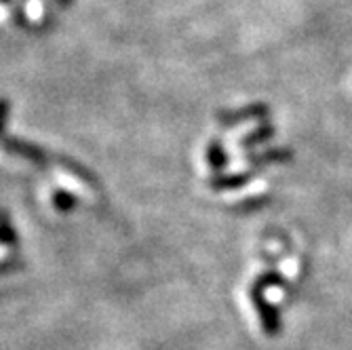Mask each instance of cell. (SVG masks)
<instances>
[{
  "instance_id": "cell-1",
  "label": "cell",
  "mask_w": 352,
  "mask_h": 350,
  "mask_svg": "<svg viewBox=\"0 0 352 350\" xmlns=\"http://www.w3.org/2000/svg\"><path fill=\"white\" fill-rule=\"evenodd\" d=\"M266 285L260 281V278H255L253 285L249 287V300L255 308V312H258L260 316V323H262V329L268 338H276L280 333V316H278V310L274 306L268 304L266 300Z\"/></svg>"
},
{
  "instance_id": "cell-2",
  "label": "cell",
  "mask_w": 352,
  "mask_h": 350,
  "mask_svg": "<svg viewBox=\"0 0 352 350\" xmlns=\"http://www.w3.org/2000/svg\"><path fill=\"white\" fill-rule=\"evenodd\" d=\"M3 148L15 156H21L25 158V161H32L34 165H45L47 163V154L45 150L36 148V146H32L23 140H17V138H11V140H5L3 142Z\"/></svg>"
},
{
  "instance_id": "cell-3",
  "label": "cell",
  "mask_w": 352,
  "mask_h": 350,
  "mask_svg": "<svg viewBox=\"0 0 352 350\" xmlns=\"http://www.w3.org/2000/svg\"><path fill=\"white\" fill-rule=\"evenodd\" d=\"M266 112H268V108L264 104H253V106H247V108L236 110V112H219L217 120L223 124H239V122L251 120V118H264Z\"/></svg>"
},
{
  "instance_id": "cell-4",
  "label": "cell",
  "mask_w": 352,
  "mask_h": 350,
  "mask_svg": "<svg viewBox=\"0 0 352 350\" xmlns=\"http://www.w3.org/2000/svg\"><path fill=\"white\" fill-rule=\"evenodd\" d=\"M253 177V173H236V175H217L209 179V186L215 190H230V188H241L245 186L249 179Z\"/></svg>"
},
{
  "instance_id": "cell-5",
  "label": "cell",
  "mask_w": 352,
  "mask_h": 350,
  "mask_svg": "<svg viewBox=\"0 0 352 350\" xmlns=\"http://www.w3.org/2000/svg\"><path fill=\"white\" fill-rule=\"evenodd\" d=\"M205 161H207L209 169H213V171H219V169L226 167V154H223L219 142H211V144L207 146Z\"/></svg>"
},
{
  "instance_id": "cell-6",
  "label": "cell",
  "mask_w": 352,
  "mask_h": 350,
  "mask_svg": "<svg viewBox=\"0 0 352 350\" xmlns=\"http://www.w3.org/2000/svg\"><path fill=\"white\" fill-rule=\"evenodd\" d=\"M0 245L3 247H13L17 245V232L11 224V219L9 215L0 209Z\"/></svg>"
},
{
  "instance_id": "cell-7",
  "label": "cell",
  "mask_w": 352,
  "mask_h": 350,
  "mask_svg": "<svg viewBox=\"0 0 352 350\" xmlns=\"http://www.w3.org/2000/svg\"><path fill=\"white\" fill-rule=\"evenodd\" d=\"M51 203L57 211H72L76 207V199L68 190H61V188H55L51 193Z\"/></svg>"
},
{
  "instance_id": "cell-8",
  "label": "cell",
  "mask_w": 352,
  "mask_h": 350,
  "mask_svg": "<svg viewBox=\"0 0 352 350\" xmlns=\"http://www.w3.org/2000/svg\"><path fill=\"white\" fill-rule=\"evenodd\" d=\"M270 138H272V127L270 124H264V127H260V129H255L253 133L245 135L241 140V146L243 148H253V146H258L262 142H268Z\"/></svg>"
},
{
  "instance_id": "cell-9",
  "label": "cell",
  "mask_w": 352,
  "mask_h": 350,
  "mask_svg": "<svg viewBox=\"0 0 352 350\" xmlns=\"http://www.w3.org/2000/svg\"><path fill=\"white\" fill-rule=\"evenodd\" d=\"M61 169H66L68 173H72L74 177H78V179H82L87 186H95L93 182V175L89 173V171H85L82 169V165H78V163H74V161H70V158H61Z\"/></svg>"
},
{
  "instance_id": "cell-10",
  "label": "cell",
  "mask_w": 352,
  "mask_h": 350,
  "mask_svg": "<svg viewBox=\"0 0 352 350\" xmlns=\"http://www.w3.org/2000/svg\"><path fill=\"white\" fill-rule=\"evenodd\" d=\"M292 154L289 152H283V150H270V152H264V154H258L251 158L253 165H264V163H272V161H285V158H289Z\"/></svg>"
},
{
  "instance_id": "cell-11",
  "label": "cell",
  "mask_w": 352,
  "mask_h": 350,
  "mask_svg": "<svg viewBox=\"0 0 352 350\" xmlns=\"http://www.w3.org/2000/svg\"><path fill=\"white\" fill-rule=\"evenodd\" d=\"M21 266H23V262L19 258H3V260H0V276L9 274L13 270H19Z\"/></svg>"
},
{
  "instance_id": "cell-12",
  "label": "cell",
  "mask_w": 352,
  "mask_h": 350,
  "mask_svg": "<svg viewBox=\"0 0 352 350\" xmlns=\"http://www.w3.org/2000/svg\"><path fill=\"white\" fill-rule=\"evenodd\" d=\"M9 102L5 98H0V135L5 133V124H7V116H9Z\"/></svg>"
},
{
  "instance_id": "cell-13",
  "label": "cell",
  "mask_w": 352,
  "mask_h": 350,
  "mask_svg": "<svg viewBox=\"0 0 352 350\" xmlns=\"http://www.w3.org/2000/svg\"><path fill=\"white\" fill-rule=\"evenodd\" d=\"M0 3H3V5H7V3H11V0H0Z\"/></svg>"
}]
</instances>
